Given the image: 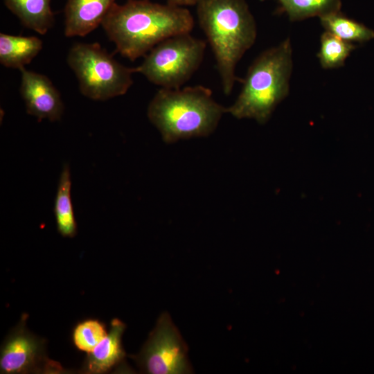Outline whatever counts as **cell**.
<instances>
[{
    "mask_svg": "<svg viewBox=\"0 0 374 374\" xmlns=\"http://www.w3.org/2000/svg\"><path fill=\"white\" fill-rule=\"evenodd\" d=\"M101 26L116 51L134 61L162 41L190 33L194 19L183 6L149 0H127L122 5L115 3Z\"/></svg>",
    "mask_w": 374,
    "mask_h": 374,
    "instance_id": "cell-1",
    "label": "cell"
},
{
    "mask_svg": "<svg viewBox=\"0 0 374 374\" xmlns=\"http://www.w3.org/2000/svg\"><path fill=\"white\" fill-rule=\"evenodd\" d=\"M200 27L214 53L223 91L231 93L235 67L256 41L254 17L244 0H199L196 4Z\"/></svg>",
    "mask_w": 374,
    "mask_h": 374,
    "instance_id": "cell-2",
    "label": "cell"
},
{
    "mask_svg": "<svg viewBox=\"0 0 374 374\" xmlns=\"http://www.w3.org/2000/svg\"><path fill=\"white\" fill-rule=\"evenodd\" d=\"M226 108L202 85L161 88L150 102L147 116L165 143L207 136L216 129Z\"/></svg>",
    "mask_w": 374,
    "mask_h": 374,
    "instance_id": "cell-3",
    "label": "cell"
},
{
    "mask_svg": "<svg viewBox=\"0 0 374 374\" xmlns=\"http://www.w3.org/2000/svg\"><path fill=\"white\" fill-rule=\"evenodd\" d=\"M292 66L289 38L262 52L249 66L240 93L226 113L238 119L265 123L289 93Z\"/></svg>",
    "mask_w": 374,
    "mask_h": 374,
    "instance_id": "cell-4",
    "label": "cell"
},
{
    "mask_svg": "<svg viewBox=\"0 0 374 374\" xmlns=\"http://www.w3.org/2000/svg\"><path fill=\"white\" fill-rule=\"evenodd\" d=\"M67 64L74 72L80 93L93 100L123 96L133 84L134 68L123 65L98 43H75Z\"/></svg>",
    "mask_w": 374,
    "mask_h": 374,
    "instance_id": "cell-5",
    "label": "cell"
},
{
    "mask_svg": "<svg viewBox=\"0 0 374 374\" xmlns=\"http://www.w3.org/2000/svg\"><path fill=\"white\" fill-rule=\"evenodd\" d=\"M206 44L190 33L170 37L155 46L134 67L150 82L165 89H179L193 76L204 59Z\"/></svg>",
    "mask_w": 374,
    "mask_h": 374,
    "instance_id": "cell-6",
    "label": "cell"
},
{
    "mask_svg": "<svg viewBox=\"0 0 374 374\" xmlns=\"http://www.w3.org/2000/svg\"><path fill=\"white\" fill-rule=\"evenodd\" d=\"M187 345L167 312L159 317L141 351L132 356L141 371L149 374L192 373Z\"/></svg>",
    "mask_w": 374,
    "mask_h": 374,
    "instance_id": "cell-7",
    "label": "cell"
},
{
    "mask_svg": "<svg viewBox=\"0 0 374 374\" xmlns=\"http://www.w3.org/2000/svg\"><path fill=\"white\" fill-rule=\"evenodd\" d=\"M28 314L21 315L19 322L4 339L0 352V373H60L62 366L48 358L46 341L26 327Z\"/></svg>",
    "mask_w": 374,
    "mask_h": 374,
    "instance_id": "cell-8",
    "label": "cell"
},
{
    "mask_svg": "<svg viewBox=\"0 0 374 374\" xmlns=\"http://www.w3.org/2000/svg\"><path fill=\"white\" fill-rule=\"evenodd\" d=\"M21 84L19 92L26 112L39 121L46 119L60 121L64 113V103L59 91L51 80L44 74L19 69Z\"/></svg>",
    "mask_w": 374,
    "mask_h": 374,
    "instance_id": "cell-9",
    "label": "cell"
},
{
    "mask_svg": "<svg viewBox=\"0 0 374 374\" xmlns=\"http://www.w3.org/2000/svg\"><path fill=\"white\" fill-rule=\"evenodd\" d=\"M114 3L115 0H66L65 36H86L102 24Z\"/></svg>",
    "mask_w": 374,
    "mask_h": 374,
    "instance_id": "cell-10",
    "label": "cell"
},
{
    "mask_svg": "<svg viewBox=\"0 0 374 374\" xmlns=\"http://www.w3.org/2000/svg\"><path fill=\"white\" fill-rule=\"evenodd\" d=\"M126 325L118 319H113L107 335L87 353L81 372L90 374L107 373L120 366L126 353L122 346V336Z\"/></svg>",
    "mask_w": 374,
    "mask_h": 374,
    "instance_id": "cell-11",
    "label": "cell"
},
{
    "mask_svg": "<svg viewBox=\"0 0 374 374\" xmlns=\"http://www.w3.org/2000/svg\"><path fill=\"white\" fill-rule=\"evenodd\" d=\"M42 41L34 36L26 37L0 33V63L6 68L21 69L39 54Z\"/></svg>",
    "mask_w": 374,
    "mask_h": 374,
    "instance_id": "cell-12",
    "label": "cell"
},
{
    "mask_svg": "<svg viewBox=\"0 0 374 374\" xmlns=\"http://www.w3.org/2000/svg\"><path fill=\"white\" fill-rule=\"evenodd\" d=\"M3 2L23 26L38 34H46L54 24L51 0H3Z\"/></svg>",
    "mask_w": 374,
    "mask_h": 374,
    "instance_id": "cell-13",
    "label": "cell"
},
{
    "mask_svg": "<svg viewBox=\"0 0 374 374\" xmlns=\"http://www.w3.org/2000/svg\"><path fill=\"white\" fill-rule=\"evenodd\" d=\"M53 212L58 233L64 238L75 237L78 228L71 199L70 167L66 163L60 175Z\"/></svg>",
    "mask_w": 374,
    "mask_h": 374,
    "instance_id": "cell-14",
    "label": "cell"
},
{
    "mask_svg": "<svg viewBox=\"0 0 374 374\" xmlns=\"http://www.w3.org/2000/svg\"><path fill=\"white\" fill-rule=\"evenodd\" d=\"M279 10L285 12L291 21H300L339 12L341 0H277Z\"/></svg>",
    "mask_w": 374,
    "mask_h": 374,
    "instance_id": "cell-15",
    "label": "cell"
},
{
    "mask_svg": "<svg viewBox=\"0 0 374 374\" xmlns=\"http://www.w3.org/2000/svg\"><path fill=\"white\" fill-rule=\"evenodd\" d=\"M326 31L348 42H364L374 38V31L362 24L346 17L340 11L320 18Z\"/></svg>",
    "mask_w": 374,
    "mask_h": 374,
    "instance_id": "cell-16",
    "label": "cell"
},
{
    "mask_svg": "<svg viewBox=\"0 0 374 374\" xmlns=\"http://www.w3.org/2000/svg\"><path fill=\"white\" fill-rule=\"evenodd\" d=\"M355 46L325 31L321 36L320 49L317 54L323 69H335L342 66Z\"/></svg>",
    "mask_w": 374,
    "mask_h": 374,
    "instance_id": "cell-17",
    "label": "cell"
},
{
    "mask_svg": "<svg viewBox=\"0 0 374 374\" xmlns=\"http://www.w3.org/2000/svg\"><path fill=\"white\" fill-rule=\"evenodd\" d=\"M106 326L95 319H87L78 323L72 332V341L77 349L91 352L107 335Z\"/></svg>",
    "mask_w": 374,
    "mask_h": 374,
    "instance_id": "cell-18",
    "label": "cell"
},
{
    "mask_svg": "<svg viewBox=\"0 0 374 374\" xmlns=\"http://www.w3.org/2000/svg\"><path fill=\"white\" fill-rule=\"evenodd\" d=\"M199 1V0H167L168 3L183 7L196 5Z\"/></svg>",
    "mask_w": 374,
    "mask_h": 374,
    "instance_id": "cell-19",
    "label": "cell"
}]
</instances>
